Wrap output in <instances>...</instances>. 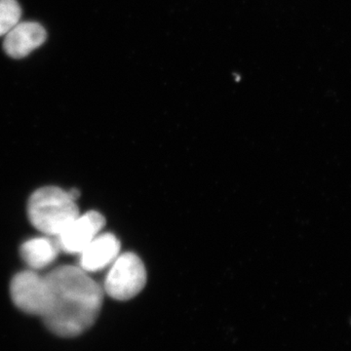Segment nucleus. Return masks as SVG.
<instances>
[{
	"mask_svg": "<svg viewBox=\"0 0 351 351\" xmlns=\"http://www.w3.org/2000/svg\"><path fill=\"white\" fill-rule=\"evenodd\" d=\"M10 294L14 304L27 314L43 317L49 309V284L45 276L32 270L16 274L10 284Z\"/></svg>",
	"mask_w": 351,
	"mask_h": 351,
	"instance_id": "20e7f679",
	"label": "nucleus"
},
{
	"mask_svg": "<svg viewBox=\"0 0 351 351\" xmlns=\"http://www.w3.org/2000/svg\"><path fill=\"white\" fill-rule=\"evenodd\" d=\"M69 195H71V197L73 198V200L77 199L78 197H80V191H77V189H71V191H68Z\"/></svg>",
	"mask_w": 351,
	"mask_h": 351,
	"instance_id": "9d476101",
	"label": "nucleus"
},
{
	"mask_svg": "<svg viewBox=\"0 0 351 351\" xmlns=\"http://www.w3.org/2000/svg\"><path fill=\"white\" fill-rule=\"evenodd\" d=\"M80 209L68 191L58 186H44L34 191L27 202L32 225L51 237H58L78 216Z\"/></svg>",
	"mask_w": 351,
	"mask_h": 351,
	"instance_id": "f03ea898",
	"label": "nucleus"
},
{
	"mask_svg": "<svg viewBox=\"0 0 351 351\" xmlns=\"http://www.w3.org/2000/svg\"><path fill=\"white\" fill-rule=\"evenodd\" d=\"M105 226V217L99 212L90 211L80 215L61 234L58 235L60 249L69 254L82 253L87 245L100 234Z\"/></svg>",
	"mask_w": 351,
	"mask_h": 351,
	"instance_id": "39448f33",
	"label": "nucleus"
},
{
	"mask_svg": "<svg viewBox=\"0 0 351 351\" xmlns=\"http://www.w3.org/2000/svg\"><path fill=\"white\" fill-rule=\"evenodd\" d=\"M120 247L119 240L112 233L97 235L80 253V269L85 272H97L106 269L119 257Z\"/></svg>",
	"mask_w": 351,
	"mask_h": 351,
	"instance_id": "0eeeda50",
	"label": "nucleus"
},
{
	"mask_svg": "<svg viewBox=\"0 0 351 351\" xmlns=\"http://www.w3.org/2000/svg\"><path fill=\"white\" fill-rule=\"evenodd\" d=\"M46 38L45 29L38 23H19L6 34L3 47L8 56L22 59L43 45Z\"/></svg>",
	"mask_w": 351,
	"mask_h": 351,
	"instance_id": "423d86ee",
	"label": "nucleus"
},
{
	"mask_svg": "<svg viewBox=\"0 0 351 351\" xmlns=\"http://www.w3.org/2000/svg\"><path fill=\"white\" fill-rule=\"evenodd\" d=\"M51 301L43 319L53 334L80 336L93 326L100 314L104 289L80 267L64 265L45 276Z\"/></svg>",
	"mask_w": 351,
	"mask_h": 351,
	"instance_id": "f257e3e1",
	"label": "nucleus"
},
{
	"mask_svg": "<svg viewBox=\"0 0 351 351\" xmlns=\"http://www.w3.org/2000/svg\"><path fill=\"white\" fill-rule=\"evenodd\" d=\"M147 283L144 263L136 254H122L112 263L104 290L112 299L128 301L142 292Z\"/></svg>",
	"mask_w": 351,
	"mask_h": 351,
	"instance_id": "7ed1b4c3",
	"label": "nucleus"
},
{
	"mask_svg": "<svg viewBox=\"0 0 351 351\" xmlns=\"http://www.w3.org/2000/svg\"><path fill=\"white\" fill-rule=\"evenodd\" d=\"M22 10L17 0H0V36L19 24Z\"/></svg>",
	"mask_w": 351,
	"mask_h": 351,
	"instance_id": "1a4fd4ad",
	"label": "nucleus"
},
{
	"mask_svg": "<svg viewBox=\"0 0 351 351\" xmlns=\"http://www.w3.org/2000/svg\"><path fill=\"white\" fill-rule=\"evenodd\" d=\"M59 244L47 237H38L27 240L21 246L20 253L24 262L32 269H41L56 260L59 254Z\"/></svg>",
	"mask_w": 351,
	"mask_h": 351,
	"instance_id": "6e6552de",
	"label": "nucleus"
}]
</instances>
